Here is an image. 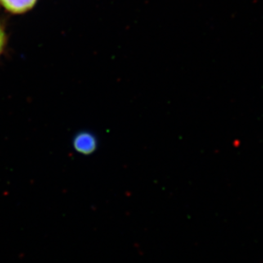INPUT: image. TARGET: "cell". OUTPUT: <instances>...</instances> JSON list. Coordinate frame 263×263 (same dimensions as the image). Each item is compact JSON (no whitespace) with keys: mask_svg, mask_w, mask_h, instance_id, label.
<instances>
[{"mask_svg":"<svg viewBox=\"0 0 263 263\" xmlns=\"http://www.w3.org/2000/svg\"><path fill=\"white\" fill-rule=\"evenodd\" d=\"M5 45V32L3 30V28L0 26V55L2 53L4 47Z\"/></svg>","mask_w":263,"mask_h":263,"instance_id":"cell-3","label":"cell"},{"mask_svg":"<svg viewBox=\"0 0 263 263\" xmlns=\"http://www.w3.org/2000/svg\"><path fill=\"white\" fill-rule=\"evenodd\" d=\"M73 148L80 154L90 155L97 149L96 137L88 132H82L76 135L73 141Z\"/></svg>","mask_w":263,"mask_h":263,"instance_id":"cell-1","label":"cell"},{"mask_svg":"<svg viewBox=\"0 0 263 263\" xmlns=\"http://www.w3.org/2000/svg\"><path fill=\"white\" fill-rule=\"evenodd\" d=\"M8 10L13 13H23L33 7L36 0H0Z\"/></svg>","mask_w":263,"mask_h":263,"instance_id":"cell-2","label":"cell"}]
</instances>
